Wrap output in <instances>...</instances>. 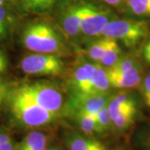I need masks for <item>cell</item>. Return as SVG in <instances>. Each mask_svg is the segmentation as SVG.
<instances>
[{
    "instance_id": "obj_25",
    "label": "cell",
    "mask_w": 150,
    "mask_h": 150,
    "mask_svg": "<svg viewBox=\"0 0 150 150\" xmlns=\"http://www.w3.org/2000/svg\"><path fill=\"white\" fill-rule=\"evenodd\" d=\"M0 150H16L10 134L3 129H0Z\"/></svg>"
},
{
    "instance_id": "obj_15",
    "label": "cell",
    "mask_w": 150,
    "mask_h": 150,
    "mask_svg": "<svg viewBox=\"0 0 150 150\" xmlns=\"http://www.w3.org/2000/svg\"><path fill=\"white\" fill-rule=\"evenodd\" d=\"M49 136L48 134L33 130L22 139L16 147V150H44L48 147Z\"/></svg>"
},
{
    "instance_id": "obj_23",
    "label": "cell",
    "mask_w": 150,
    "mask_h": 150,
    "mask_svg": "<svg viewBox=\"0 0 150 150\" xmlns=\"http://www.w3.org/2000/svg\"><path fill=\"white\" fill-rule=\"evenodd\" d=\"M96 124L97 135L107 134L112 129V121L108 104L96 113Z\"/></svg>"
},
{
    "instance_id": "obj_30",
    "label": "cell",
    "mask_w": 150,
    "mask_h": 150,
    "mask_svg": "<svg viewBox=\"0 0 150 150\" xmlns=\"http://www.w3.org/2000/svg\"><path fill=\"white\" fill-rule=\"evenodd\" d=\"M145 143H146V145H147L149 150H150V129L149 130V132L147 134V136L145 138Z\"/></svg>"
},
{
    "instance_id": "obj_9",
    "label": "cell",
    "mask_w": 150,
    "mask_h": 150,
    "mask_svg": "<svg viewBox=\"0 0 150 150\" xmlns=\"http://www.w3.org/2000/svg\"><path fill=\"white\" fill-rule=\"evenodd\" d=\"M95 63L88 59H80L70 73L67 86L69 95L93 94L92 79L95 69Z\"/></svg>"
},
{
    "instance_id": "obj_8",
    "label": "cell",
    "mask_w": 150,
    "mask_h": 150,
    "mask_svg": "<svg viewBox=\"0 0 150 150\" xmlns=\"http://www.w3.org/2000/svg\"><path fill=\"white\" fill-rule=\"evenodd\" d=\"M109 94H72L65 102L62 113L74 118L79 114H96L107 105Z\"/></svg>"
},
{
    "instance_id": "obj_14",
    "label": "cell",
    "mask_w": 150,
    "mask_h": 150,
    "mask_svg": "<svg viewBox=\"0 0 150 150\" xmlns=\"http://www.w3.org/2000/svg\"><path fill=\"white\" fill-rule=\"evenodd\" d=\"M59 0H15L17 8L23 13L44 15L53 12Z\"/></svg>"
},
{
    "instance_id": "obj_11",
    "label": "cell",
    "mask_w": 150,
    "mask_h": 150,
    "mask_svg": "<svg viewBox=\"0 0 150 150\" xmlns=\"http://www.w3.org/2000/svg\"><path fill=\"white\" fill-rule=\"evenodd\" d=\"M137 97L128 90H122L110 96L108 108L111 118H113L121 111L129 108L139 107Z\"/></svg>"
},
{
    "instance_id": "obj_31",
    "label": "cell",
    "mask_w": 150,
    "mask_h": 150,
    "mask_svg": "<svg viewBox=\"0 0 150 150\" xmlns=\"http://www.w3.org/2000/svg\"><path fill=\"white\" fill-rule=\"evenodd\" d=\"M44 150H59V149H58V148H56V147H49V146H48V147H47V148H46Z\"/></svg>"
},
{
    "instance_id": "obj_32",
    "label": "cell",
    "mask_w": 150,
    "mask_h": 150,
    "mask_svg": "<svg viewBox=\"0 0 150 150\" xmlns=\"http://www.w3.org/2000/svg\"><path fill=\"white\" fill-rule=\"evenodd\" d=\"M7 2H8V0H0V6L5 4Z\"/></svg>"
},
{
    "instance_id": "obj_2",
    "label": "cell",
    "mask_w": 150,
    "mask_h": 150,
    "mask_svg": "<svg viewBox=\"0 0 150 150\" xmlns=\"http://www.w3.org/2000/svg\"><path fill=\"white\" fill-rule=\"evenodd\" d=\"M7 98L13 118L25 129H41L60 117L40 107L19 86L7 93Z\"/></svg>"
},
{
    "instance_id": "obj_28",
    "label": "cell",
    "mask_w": 150,
    "mask_h": 150,
    "mask_svg": "<svg viewBox=\"0 0 150 150\" xmlns=\"http://www.w3.org/2000/svg\"><path fill=\"white\" fill-rule=\"evenodd\" d=\"M8 62L6 55L0 51V74L5 72L8 69Z\"/></svg>"
},
{
    "instance_id": "obj_12",
    "label": "cell",
    "mask_w": 150,
    "mask_h": 150,
    "mask_svg": "<svg viewBox=\"0 0 150 150\" xmlns=\"http://www.w3.org/2000/svg\"><path fill=\"white\" fill-rule=\"evenodd\" d=\"M119 13L125 17L150 22V0H125Z\"/></svg>"
},
{
    "instance_id": "obj_27",
    "label": "cell",
    "mask_w": 150,
    "mask_h": 150,
    "mask_svg": "<svg viewBox=\"0 0 150 150\" xmlns=\"http://www.w3.org/2000/svg\"><path fill=\"white\" fill-rule=\"evenodd\" d=\"M98 1H100L103 4L112 8V9H114L115 11L118 10L119 12L123 7V3L125 0H98Z\"/></svg>"
},
{
    "instance_id": "obj_22",
    "label": "cell",
    "mask_w": 150,
    "mask_h": 150,
    "mask_svg": "<svg viewBox=\"0 0 150 150\" xmlns=\"http://www.w3.org/2000/svg\"><path fill=\"white\" fill-rule=\"evenodd\" d=\"M140 64H142V63L136 55L133 54H123V56L118 59L115 64L106 70L112 73H123L133 69Z\"/></svg>"
},
{
    "instance_id": "obj_13",
    "label": "cell",
    "mask_w": 150,
    "mask_h": 150,
    "mask_svg": "<svg viewBox=\"0 0 150 150\" xmlns=\"http://www.w3.org/2000/svg\"><path fill=\"white\" fill-rule=\"evenodd\" d=\"M68 150H108L107 147L94 136L83 134H70L67 139Z\"/></svg>"
},
{
    "instance_id": "obj_26",
    "label": "cell",
    "mask_w": 150,
    "mask_h": 150,
    "mask_svg": "<svg viewBox=\"0 0 150 150\" xmlns=\"http://www.w3.org/2000/svg\"><path fill=\"white\" fill-rule=\"evenodd\" d=\"M142 57L144 62L150 66V33L144 43L142 48Z\"/></svg>"
},
{
    "instance_id": "obj_33",
    "label": "cell",
    "mask_w": 150,
    "mask_h": 150,
    "mask_svg": "<svg viewBox=\"0 0 150 150\" xmlns=\"http://www.w3.org/2000/svg\"><path fill=\"white\" fill-rule=\"evenodd\" d=\"M116 150H121V149H116Z\"/></svg>"
},
{
    "instance_id": "obj_1",
    "label": "cell",
    "mask_w": 150,
    "mask_h": 150,
    "mask_svg": "<svg viewBox=\"0 0 150 150\" xmlns=\"http://www.w3.org/2000/svg\"><path fill=\"white\" fill-rule=\"evenodd\" d=\"M64 36L56 23L48 19L38 18L24 26L21 41L24 48L32 53L62 56L69 53Z\"/></svg>"
},
{
    "instance_id": "obj_20",
    "label": "cell",
    "mask_w": 150,
    "mask_h": 150,
    "mask_svg": "<svg viewBox=\"0 0 150 150\" xmlns=\"http://www.w3.org/2000/svg\"><path fill=\"white\" fill-rule=\"evenodd\" d=\"M14 18V15L7 3L0 6V42L9 35Z\"/></svg>"
},
{
    "instance_id": "obj_4",
    "label": "cell",
    "mask_w": 150,
    "mask_h": 150,
    "mask_svg": "<svg viewBox=\"0 0 150 150\" xmlns=\"http://www.w3.org/2000/svg\"><path fill=\"white\" fill-rule=\"evenodd\" d=\"M150 33V22L117 16L107 24L102 35L121 42L125 47L134 48L144 43Z\"/></svg>"
},
{
    "instance_id": "obj_21",
    "label": "cell",
    "mask_w": 150,
    "mask_h": 150,
    "mask_svg": "<svg viewBox=\"0 0 150 150\" xmlns=\"http://www.w3.org/2000/svg\"><path fill=\"white\" fill-rule=\"evenodd\" d=\"M73 119L83 134L89 136L97 135L96 114H79L74 116Z\"/></svg>"
},
{
    "instance_id": "obj_10",
    "label": "cell",
    "mask_w": 150,
    "mask_h": 150,
    "mask_svg": "<svg viewBox=\"0 0 150 150\" xmlns=\"http://www.w3.org/2000/svg\"><path fill=\"white\" fill-rule=\"evenodd\" d=\"M107 74L112 88L120 90L139 88L144 76L143 64L139 65L127 72L112 73L107 71Z\"/></svg>"
},
{
    "instance_id": "obj_16",
    "label": "cell",
    "mask_w": 150,
    "mask_h": 150,
    "mask_svg": "<svg viewBox=\"0 0 150 150\" xmlns=\"http://www.w3.org/2000/svg\"><path fill=\"white\" fill-rule=\"evenodd\" d=\"M139 116V107L124 109L112 118V129L123 132L130 129Z\"/></svg>"
},
{
    "instance_id": "obj_3",
    "label": "cell",
    "mask_w": 150,
    "mask_h": 150,
    "mask_svg": "<svg viewBox=\"0 0 150 150\" xmlns=\"http://www.w3.org/2000/svg\"><path fill=\"white\" fill-rule=\"evenodd\" d=\"M82 38L91 41L102 35L107 24L118 16L116 11L98 0H79Z\"/></svg>"
},
{
    "instance_id": "obj_24",
    "label": "cell",
    "mask_w": 150,
    "mask_h": 150,
    "mask_svg": "<svg viewBox=\"0 0 150 150\" xmlns=\"http://www.w3.org/2000/svg\"><path fill=\"white\" fill-rule=\"evenodd\" d=\"M139 89L142 101L146 107L150 108V73L144 74Z\"/></svg>"
},
{
    "instance_id": "obj_5",
    "label": "cell",
    "mask_w": 150,
    "mask_h": 150,
    "mask_svg": "<svg viewBox=\"0 0 150 150\" xmlns=\"http://www.w3.org/2000/svg\"><path fill=\"white\" fill-rule=\"evenodd\" d=\"M19 87L40 107L61 116L65 103L58 86L48 81H36L24 83Z\"/></svg>"
},
{
    "instance_id": "obj_19",
    "label": "cell",
    "mask_w": 150,
    "mask_h": 150,
    "mask_svg": "<svg viewBox=\"0 0 150 150\" xmlns=\"http://www.w3.org/2000/svg\"><path fill=\"white\" fill-rule=\"evenodd\" d=\"M110 38L100 36L90 41L88 48L86 49V54L88 59L93 63L98 64L102 58L103 54L109 43Z\"/></svg>"
},
{
    "instance_id": "obj_18",
    "label": "cell",
    "mask_w": 150,
    "mask_h": 150,
    "mask_svg": "<svg viewBox=\"0 0 150 150\" xmlns=\"http://www.w3.org/2000/svg\"><path fill=\"white\" fill-rule=\"evenodd\" d=\"M123 51L118 41L113 38H110L107 48L105 49L98 64L102 66L105 69H108L117 63V61L123 56Z\"/></svg>"
},
{
    "instance_id": "obj_29",
    "label": "cell",
    "mask_w": 150,
    "mask_h": 150,
    "mask_svg": "<svg viewBox=\"0 0 150 150\" xmlns=\"http://www.w3.org/2000/svg\"><path fill=\"white\" fill-rule=\"evenodd\" d=\"M6 97H7V91H6L5 87L0 83V106L2 105Z\"/></svg>"
},
{
    "instance_id": "obj_7",
    "label": "cell",
    "mask_w": 150,
    "mask_h": 150,
    "mask_svg": "<svg viewBox=\"0 0 150 150\" xmlns=\"http://www.w3.org/2000/svg\"><path fill=\"white\" fill-rule=\"evenodd\" d=\"M53 12L57 25L65 36L73 41L82 38L79 0H59Z\"/></svg>"
},
{
    "instance_id": "obj_6",
    "label": "cell",
    "mask_w": 150,
    "mask_h": 150,
    "mask_svg": "<svg viewBox=\"0 0 150 150\" xmlns=\"http://www.w3.org/2000/svg\"><path fill=\"white\" fill-rule=\"evenodd\" d=\"M64 67V61L56 54L32 53L20 61V69L28 75L57 76L63 74Z\"/></svg>"
},
{
    "instance_id": "obj_17",
    "label": "cell",
    "mask_w": 150,
    "mask_h": 150,
    "mask_svg": "<svg viewBox=\"0 0 150 150\" xmlns=\"http://www.w3.org/2000/svg\"><path fill=\"white\" fill-rule=\"evenodd\" d=\"M112 86L108 77L107 70L96 64L92 79L93 94H109Z\"/></svg>"
}]
</instances>
